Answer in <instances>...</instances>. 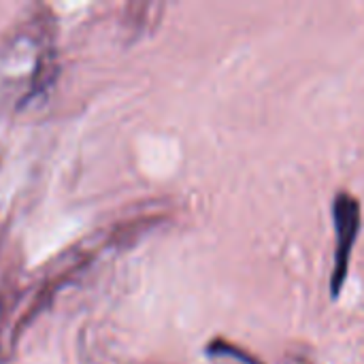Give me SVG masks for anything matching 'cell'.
I'll use <instances>...</instances> for the list:
<instances>
[{
	"instance_id": "6da1fadb",
	"label": "cell",
	"mask_w": 364,
	"mask_h": 364,
	"mask_svg": "<svg viewBox=\"0 0 364 364\" xmlns=\"http://www.w3.org/2000/svg\"><path fill=\"white\" fill-rule=\"evenodd\" d=\"M337 247H335V267L331 275V296L337 299L343 290L350 271L352 250L356 245V237L360 230V203L350 192H339L333 203Z\"/></svg>"
},
{
	"instance_id": "7a4b0ae2",
	"label": "cell",
	"mask_w": 364,
	"mask_h": 364,
	"mask_svg": "<svg viewBox=\"0 0 364 364\" xmlns=\"http://www.w3.org/2000/svg\"><path fill=\"white\" fill-rule=\"evenodd\" d=\"M209 354H235V356H237L239 360H243V363L258 364L256 360H252V356H250V354H245L243 350H237L235 346H230V343H224V341H218V343L209 346Z\"/></svg>"
}]
</instances>
